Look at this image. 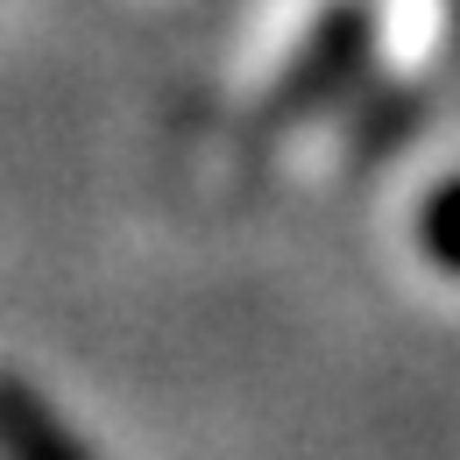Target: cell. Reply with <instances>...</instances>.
Wrapping results in <instances>:
<instances>
[{
    "label": "cell",
    "instance_id": "3",
    "mask_svg": "<svg viewBox=\"0 0 460 460\" xmlns=\"http://www.w3.org/2000/svg\"><path fill=\"white\" fill-rule=\"evenodd\" d=\"M418 241H425V255L460 277V177L447 184H432V199H425V213H418Z\"/></svg>",
    "mask_w": 460,
    "mask_h": 460
},
{
    "label": "cell",
    "instance_id": "1",
    "mask_svg": "<svg viewBox=\"0 0 460 460\" xmlns=\"http://www.w3.org/2000/svg\"><path fill=\"white\" fill-rule=\"evenodd\" d=\"M368 50H376V0H333V7L305 29L297 58L284 64V78H277V93H270V114L277 120L319 114L326 100H341L347 85L361 78Z\"/></svg>",
    "mask_w": 460,
    "mask_h": 460
},
{
    "label": "cell",
    "instance_id": "2",
    "mask_svg": "<svg viewBox=\"0 0 460 460\" xmlns=\"http://www.w3.org/2000/svg\"><path fill=\"white\" fill-rule=\"evenodd\" d=\"M0 460H93V447L29 376L0 368Z\"/></svg>",
    "mask_w": 460,
    "mask_h": 460
}]
</instances>
